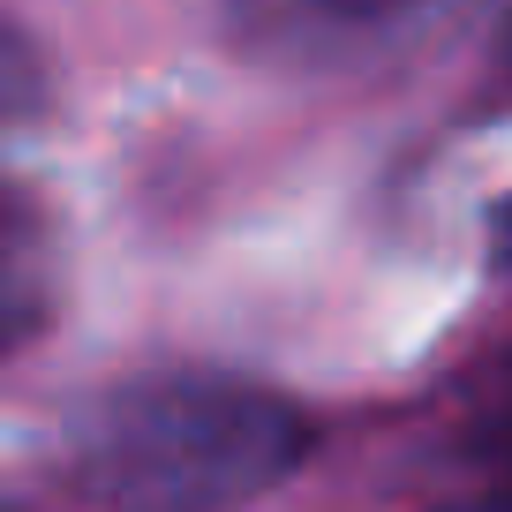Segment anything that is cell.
Segmentation results:
<instances>
[{"label":"cell","mask_w":512,"mask_h":512,"mask_svg":"<svg viewBox=\"0 0 512 512\" xmlns=\"http://www.w3.org/2000/svg\"><path fill=\"white\" fill-rule=\"evenodd\" d=\"M287 23H302V31H332V38H362V31H392V23H407L415 8H430V0H272Z\"/></svg>","instance_id":"cell-4"},{"label":"cell","mask_w":512,"mask_h":512,"mask_svg":"<svg viewBox=\"0 0 512 512\" xmlns=\"http://www.w3.org/2000/svg\"><path fill=\"white\" fill-rule=\"evenodd\" d=\"M61 302H68L61 219L31 181L0 174V362L31 354L61 324Z\"/></svg>","instance_id":"cell-2"},{"label":"cell","mask_w":512,"mask_h":512,"mask_svg":"<svg viewBox=\"0 0 512 512\" xmlns=\"http://www.w3.org/2000/svg\"><path fill=\"white\" fill-rule=\"evenodd\" d=\"M38 113H46V61L16 23H0V144L23 136Z\"/></svg>","instance_id":"cell-3"},{"label":"cell","mask_w":512,"mask_h":512,"mask_svg":"<svg viewBox=\"0 0 512 512\" xmlns=\"http://www.w3.org/2000/svg\"><path fill=\"white\" fill-rule=\"evenodd\" d=\"M497 76L512 83V8H505V31H497Z\"/></svg>","instance_id":"cell-5"},{"label":"cell","mask_w":512,"mask_h":512,"mask_svg":"<svg viewBox=\"0 0 512 512\" xmlns=\"http://www.w3.org/2000/svg\"><path fill=\"white\" fill-rule=\"evenodd\" d=\"M302 452V407L241 377H136L76 430V467L113 512H234Z\"/></svg>","instance_id":"cell-1"}]
</instances>
